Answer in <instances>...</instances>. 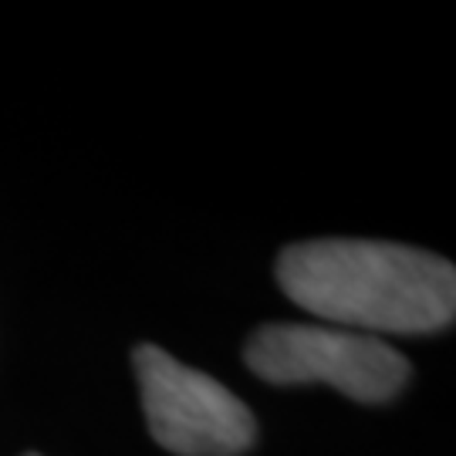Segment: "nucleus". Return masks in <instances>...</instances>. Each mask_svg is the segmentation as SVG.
<instances>
[{"label":"nucleus","mask_w":456,"mask_h":456,"mask_svg":"<svg viewBox=\"0 0 456 456\" xmlns=\"http://www.w3.org/2000/svg\"><path fill=\"white\" fill-rule=\"evenodd\" d=\"M281 291L362 335H426L456 314V271L436 254L379 240H308L277 261Z\"/></svg>","instance_id":"f257e3e1"},{"label":"nucleus","mask_w":456,"mask_h":456,"mask_svg":"<svg viewBox=\"0 0 456 456\" xmlns=\"http://www.w3.org/2000/svg\"><path fill=\"white\" fill-rule=\"evenodd\" d=\"M247 365L264 382H328L359 403H386L409 379L406 355L389 342L335 325L261 328L247 342Z\"/></svg>","instance_id":"f03ea898"},{"label":"nucleus","mask_w":456,"mask_h":456,"mask_svg":"<svg viewBox=\"0 0 456 456\" xmlns=\"http://www.w3.org/2000/svg\"><path fill=\"white\" fill-rule=\"evenodd\" d=\"M135 375L149 429L176 456H233L254 443L250 409L210 375L176 362L156 345L135 348Z\"/></svg>","instance_id":"7ed1b4c3"}]
</instances>
